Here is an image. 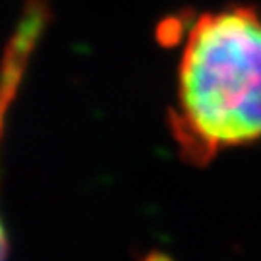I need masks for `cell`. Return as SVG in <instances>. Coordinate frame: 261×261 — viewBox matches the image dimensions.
Instances as JSON below:
<instances>
[{
	"label": "cell",
	"mask_w": 261,
	"mask_h": 261,
	"mask_svg": "<svg viewBox=\"0 0 261 261\" xmlns=\"http://www.w3.org/2000/svg\"><path fill=\"white\" fill-rule=\"evenodd\" d=\"M170 130L180 155L203 167L261 140V16L252 6L205 12L186 31Z\"/></svg>",
	"instance_id": "6da1fadb"
},
{
	"label": "cell",
	"mask_w": 261,
	"mask_h": 261,
	"mask_svg": "<svg viewBox=\"0 0 261 261\" xmlns=\"http://www.w3.org/2000/svg\"><path fill=\"white\" fill-rule=\"evenodd\" d=\"M25 60L23 50H19L18 56L10 58L6 64V70L0 77V141H2V132L6 126V114L10 111V103L14 99V93L18 89V82L21 77V64ZM6 252H8V240H6V230L0 219V261H6Z\"/></svg>",
	"instance_id": "7a4b0ae2"
}]
</instances>
